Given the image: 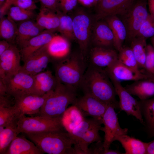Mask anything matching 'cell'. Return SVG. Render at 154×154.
<instances>
[{
  "label": "cell",
  "mask_w": 154,
  "mask_h": 154,
  "mask_svg": "<svg viewBox=\"0 0 154 154\" xmlns=\"http://www.w3.org/2000/svg\"><path fill=\"white\" fill-rule=\"evenodd\" d=\"M48 96V92L40 96L30 93L14 98V105L21 116L38 115Z\"/></svg>",
  "instance_id": "15"
},
{
  "label": "cell",
  "mask_w": 154,
  "mask_h": 154,
  "mask_svg": "<svg viewBox=\"0 0 154 154\" xmlns=\"http://www.w3.org/2000/svg\"><path fill=\"white\" fill-rule=\"evenodd\" d=\"M6 0H0V7H1L5 3Z\"/></svg>",
  "instance_id": "48"
},
{
  "label": "cell",
  "mask_w": 154,
  "mask_h": 154,
  "mask_svg": "<svg viewBox=\"0 0 154 154\" xmlns=\"http://www.w3.org/2000/svg\"><path fill=\"white\" fill-rule=\"evenodd\" d=\"M151 41L152 45L154 48V36L151 38Z\"/></svg>",
  "instance_id": "49"
},
{
  "label": "cell",
  "mask_w": 154,
  "mask_h": 154,
  "mask_svg": "<svg viewBox=\"0 0 154 154\" xmlns=\"http://www.w3.org/2000/svg\"><path fill=\"white\" fill-rule=\"evenodd\" d=\"M11 44H12L6 40L3 39L1 40L0 41V55L8 49Z\"/></svg>",
  "instance_id": "43"
},
{
  "label": "cell",
  "mask_w": 154,
  "mask_h": 154,
  "mask_svg": "<svg viewBox=\"0 0 154 154\" xmlns=\"http://www.w3.org/2000/svg\"><path fill=\"white\" fill-rule=\"evenodd\" d=\"M154 36V18L149 13L141 27L136 37H142L147 39L151 38Z\"/></svg>",
  "instance_id": "37"
},
{
  "label": "cell",
  "mask_w": 154,
  "mask_h": 154,
  "mask_svg": "<svg viewBox=\"0 0 154 154\" xmlns=\"http://www.w3.org/2000/svg\"><path fill=\"white\" fill-rule=\"evenodd\" d=\"M115 88L117 95L119 98V109L127 115H132L144 125L139 101L134 98L123 87L121 82L114 79H110Z\"/></svg>",
  "instance_id": "11"
},
{
  "label": "cell",
  "mask_w": 154,
  "mask_h": 154,
  "mask_svg": "<svg viewBox=\"0 0 154 154\" xmlns=\"http://www.w3.org/2000/svg\"><path fill=\"white\" fill-rule=\"evenodd\" d=\"M43 153L74 154V142L69 133L64 130L23 133Z\"/></svg>",
  "instance_id": "2"
},
{
  "label": "cell",
  "mask_w": 154,
  "mask_h": 154,
  "mask_svg": "<svg viewBox=\"0 0 154 154\" xmlns=\"http://www.w3.org/2000/svg\"><path fill=\"white\" fill-rule=\"evenodd\" d=\"M105 70L110 79H114L121 82L123 81H135L149 78L144 70H134L125 65L118 59Z\"/></svg>",
  "instance_id": "12"
},
{
  "label": "cell",
  "mask_w": 154,
  "mask_h": 154,
  "mask_svg": "<svg viewBox=\"0 0 154 154\" xmlns=\"http://www.w3.org/2000/svg\"><path fill=\"white\" fill-rule=\"evenodd\" d=\"M146 154H154V140L148 143Z\"/></svg>",
  "instance_id": "46"
},
{
  "label": "cell",
  "mask_w": 154,
  "mask_h": 154,
  "mask_svg": "<svg viewBox=\"0 0 154 154\" xmlns=\"http://www.w3.org/2000/svg\"><path fill=\"white\" fill-rule=\"evenodd\" d=\"M8 95L5 85L3 81L0 80V96Z\"/></svg>",
  "instance_id": "47"
},
{
  "label": "cell",
  "mask_w": 154,
  "mask_h": 154,
  "mask_svg": "<svg viewBox=\"0 0 154 154\" xmlns=\"http://www.w3.org/2000/svg\"><path fill=\"white\" fill-rule=\"evenodd\" d=\"M118 59V54L112 48L94 46L90 52L89 65L106 68Z\"/></svg>",
  "instance_id": "19"
},
{
  "label": "cell",
  "mask_w": 154,
  "mask_h": 154,
  "mask_svg": "<svg viewBox=\"0 0 154 154\" xmlns=\"http://www.w3.org/2000/svg\"><path fill=\"white\" fill-rule=\"evenodd\" d=\"M62 116L50 118L40 116H21L17 125V133H37L64 130Z\"/></svg>",
  "instance_id": "7"
},
{
  "label": "cell",
  "mask_w": 154,
  "mask_h": 154,
  "mask_svg": "<svg viewBox=\"0 0 154 154\" xmlns=\"http://www.w3.org/2000/svg\"><path fill=\"white\" fill-rule=\"evenodd\" d=\"M54 35L53 32L44 30L28 41L19 49L21 60L24 62L34 52L48 44Z\"/></svg>",
  "instance_id": "20"
},
{
  "label": "cell",
  "mask_w": 154,
  "mask_h": 154,
  "mask_svg": "<svg viewBox=\"0 0 154 154\" xmlns=\"http://www.w3.org/2000/svg\"><path fill=\"white\" fill-rule=\"evenodd\" d=\"M15 0H6L4 4L0 7V18L4 16L7 14L9 8L11 6L12 2Z\"/></svg>",
  "instance_id": "42"
},
{
  "label": "cell",
  "mask_w": 154,
  "mask_h": 154,
  "mask_svg": "<svg viewBox=\"0 0 154 154\" xmlns=\"http://www.w3.org/2000/svg\"><path fill=\"white\" fill-rule=\"evenodd\" d=\"M58 81L52 74L45 80L33 87L32 94L41 96L52 90L56 86Z\"/></svg>",
  "instance_id": "36"
},
{
  "label": "cell",
  "mask_w": 154,
  "mask_h": 154,
  "mask_svg": "<svg viewBox=\"0 0 154 154\" xmlns=\"http://www.w3.org/2000/svg\"><path fill=\"white\" fill-rule=\"evenodd\" d=\"M117 141L121 144L125 150V154H146L148 143L140 140L127 134L116 136L115 141Z\"/></svg>",
  "instance_id": "26"
},
{
  "label": "cell",
  "mask_w": 154,
  "mask_h": 154,
  "mask_svg": "<svg viewBox=\"0 0 154 154\" xmlns=\"http://www.w3.org/2000/svg\"><path fill=\"white\" fill-rule=\"evenodd\" d=\"M21 56L19 48L14 44L0 55V69L6 75L14 74L20 70Z\"/></svg>",
  "instance_id": "17"
},
{
  "label": "cell",
  "mask_w": 154,
  "mask_h": 154,
  "mask_svg": "<svg viewBox=\"0 0 154 154\" xmlns=\"http://www.w3.org/2000/svg\"><path fill=\"white\" fill-rule=\"evenodd\" d=\"M96 22L93 25L92 36L95 46L111 48L113 46L114 38L110 28L105 20Z\"/></svg>",
  "instance_id": "18"
},
{
  "label": "cell",
  "mask_w": 154,
  "mask_h": 154,
  "mask_svg": "<svg viewBox=\"0 0 154 154\" xmlns=\"http://www.w3.org/2000/svg\"><path fill=\"white\" fill-rule=\"evenodd\" d=\"M102 119L85 118L71 132L69 133L74 142L76 154H89L88 147L94 142L102 141L99 133L101 131Z\"/></svg>",
  "instance_id": "5"
},
{
  "label": "cell",
  "mask_w": 154,
  "mask_h": 154,
  "mask_svg": "<svg viewBox=\"0 0 154 154\" xmlns=\"http://www.w3.org/2000/svg\"><path fill=\"white\" fill-rule=\"evenodd\" d=\"M86 58L80 53L56 60L55 76L60 82L77 89L87 69Z\"/></svg>",
  "instance_id": "4"
},
{
  "label": "cell",
  "mask_w": 154,
  "mask_h": 154,
  "mask_svg": "<svg viewBox=\"0 0 154 154\" xmlns=\"http://www.w3.org/2000/svg\"><path fill=\"white\" fill-rule=\"evenodd\" d=\"M35 143L25 136L16 137L11 143L5 154H43Z\"/></svg>",
  "instance_id": "23"
},
{
  "label": "cell",
  "mask_w": 154,
  "mask_h": 154,
  "mask_svg": "<svg viewBox=\"0 0 154 154\" xmlns=\"http://www.w3.org/2000/svg\"><path fill=\"white\" fill-rule=\"evenodd\" d=\"M17 26L15 22L7 17L0 18V37L11 44L15 43L17 33Z\"/></svg>",
  "instance_id": "32"
},
{
  "label": "cell",
  "mask_w": 154,
  "mask_h": 154,
  "mask_svg": "<svg viewBox=\"0 0 154 154\" xmlns=\"http://www.w3.org/2000/svg\"><path fill=\"white\" fill-rule=\"evenodd\" d=\"M7 14V17L13 21L19 22L33 19L36 15L34 11L25 10L13 5L9 8Z\"/></svg>",
  "instance_id": "35"
},
{
  "label": "cell",
  "mask_w": 154,
  "mask_h": 154,
  "mask_svg": "<svg viewBox=\"0 0 154 154\" xmlns=\"http://www.w3.org/2000/svg\"><path fill=\"white\" fill-rule=\"evenodd\" d=\"M130 42L131 48L140 69L144 70L146 56V39L136 37Z\"/></svg>",
  "instance_id": "33"
},
{
  "label": "cell",
  "mask_w": 154,
  "mask_h": 154,
  "mask_svg": "<svg viewBox=\"0 0 154 154\" xmlns=\"http://www.w3.org/2000/svg\"><path fill=\"white\" fill-rule=\"evenodd\" d=\"M73 105L78 108L84 116H89L99 119H102L108 105L92 96L85 94L77 98Z\"/></svg>",
  "instance_id": "16"
},
{
  "label": "cell",
  "mask_w": 154,
  "mask_h": 154,
  "mask_svg": "<svg viewBox=\"0 0 154 154\" xmlns=\"http://www.w3.org/2000/svg\"><path fill=\"white\" fill-rule=\"evenodd\" d=\"M124 87L130 94L137 97L140 100H147L154 96V82L149 79L134 81Z\"/></svg>",
  "instance_id": "22"
},
{
  "label": "cell",
  "mask_w": 154,
  "mask_h": 154,
  "mask_svg": "<svg viewBox=\"0 0 154 154\" xmlns=\"http://www.w3.org/2000/svg\"><path fill=\"white\" fill-rule=\"evenodd\" d=\"M149 13L154 18V0H147Z\"/></svg>",
  "instance_id": "45"
},
{
  "label": "cell",
  "mask_w": 154,
  "mask_h": 154,
  "mask_svg": "<svg viewBox=\"0 0 154 154\" xmlns=\"http://www.w3.org/2000/svg\"><path fill=\"white\" fill-rule=\"evenodd\" d=\"M72 19L75 39L78 44L80 53L86 58L92 27L91 19L82 11H78Z\"/></svg>",
  "instance_id": "9"
},
{
  "label": "cell",
  "mask_w": 154,
  "mask_h": 154,
  "mask_svg": "<svg viewBox=\"0 0 154 154\" xmlns=\"http://www.w3.org/2000/svg\"><path fill=\"white\" fill-rule=\"evenodd\" d=\"M98 4L101 1V0H94Z\"/></svg>",
  "instance_id": "50"
},
{
  "label": "cell",
  "mask_w": 154,
  "mask_h": 154,
  "mask_svg": "<svg viewBox=\"0 0 154 154\" xmlns=\"http://www.w3.org/2000/svg\"><path fill=\"white\" fill-rule=\"evenodd\" d=\"M42 6L55 12L58 11L59 8L58 0H39Z\"/></svg>",
  "instance_id": "41"
},
{
  "label": "cell",
  "mask_w": 154,
  "mask_h": 154,
  "mask_svg": "<svg viewBox=\"0 0 154 154\" xmlns=\"http://www.w3.org/2000/svg\"><path fill=\"white\" fill-rule=\"evenodd\" d=\"M76 91L75 88L58 81L55 88L48 92L47 96L38 115L50 118L62 117L68 105H73L76 102Z\"/></svg>",
  "instance_id": "3"
},
{
  "label": "cell",
  "mask_w": 154,
  "mask_h": 154,
  "mask_svg": "<svg viewBox=\"0 0 154 154\" xmlns=\"http://www.w3.org/2000/svg\"><path fill=\"white\" fill-rule=\"evenodd\" d=\"M59 8L62 13L66 14L73 10L76 6L77 0H58Z\"/></svg>",
  "instance_id": "40"
},
{
  "label": "cell",
  "mask_w": 154,
  "mask_h": 154,
  "mask_svg": "<svg viewBox=\"0 0 154 154\" xmlns=\"http://www.w3.org/2000/svg\"><path fill=\"white\" fill-rule=\"evenodd\" d=\"M147 0H135L123 14L117 16L124 24L127 31L126 40L130 42L136 37L141 25L149 13Z\"/></svg>",
  "instance_id": "6"
},
{
  "label": "cell",
  "mask_w": 154,
  "mask_h": 154,
  "mask_svg": "<svg viewBox=\"0 0 154 154\" xmlns=\"http://www.w3.org/2000/svg\"><path fill=\"white\" fill-rule=\"evenodd\" d=\"M78 2L84 6L90 7L96 6L98 3L94 0H77Z\"/></svg>",
  "instance_id": "44"
},
{
  "label": "cell",
  "mask_w": 154,
  "mask_h": 154,
  "mask_svg": "<svg viewBox=\"0 0 154 154\" xmlns=\"http://www.w3.org/2000/svg\"><path fill=\"white\" fill-rule=\"evenodd\" d=\"M55 12L41 6L36 17V22L38 25L44 30L54 32L58 31L60 24L59 16Z\"/></svg>",
  "instance_id": "25"
},
{
  "label": "cell",
  "mask_w": 154,
  "mask_h": 154,
  "mask_svg": "<svg viewBox=\"0 0 154 154\" xmlns=\"http://www.w3.org/2000/svg\"><path fill=\"white\" fill-rule=\"evenodd\" d=\"M115 107L111 105H108L102 118L104 127L101 131L104 133L103 146L105 150L104 154H107L112 143L115 141L116 137L119 135L127 134L128 129H122L120 126Z\"/></svg>",
  "instance_id": "10"
},
{
  "label": "cell",
  "mask_w": 154,
  "mask_h": 154,
  "mask_svg": "<svg viewBox=\"0 0 154 154\" xmlns=\"http://www.w3.org/2000/svg\"><path fill=\"white\" fill-rule=\"evenodd\" d=\"M85 118L80 111L75 105L67 109L62 116V121L65 130L71 132Z\"/></svg>",
  "instance_id": "30"
},
{
  "label": "cell",
  "mask_w": 154,
  "mask_h": 154,
  "mask_svg": "<svg viewBox=\"0 0 154 154\" xmlns=\"http://www.w3.org/2000/svg\"><path fill=\"white\" fill-rule=\"evenodd\" d=\"M146 51L144 71L149 78L154 76V48L152 44H147Z\"/></svg>",
  "instance_id": "38"
},
{
  "label": "cell",
  "mask_w": 154,
  "mask_h": 154,
  "mask_svg": "<svg viewBox=\"0 0 154 154\" xmlns=\"http://www.w3.org/2000/svg\"><path fill=\"white\" fill-rule=\"evenodd\" d=\"M20 115L14 105V99L9 96H0V127H3Z\"/></svg>",
  "instance_id": "27"
},
{
  "label": "cell",
  "mask_w": 154,
  "mask_h": 154,
  "mask_svg": "<svg viewBox=\"0 0 154 154\" xmlns=\"http://www.w3.org/2000/svg\"><path fill=\"white\" fill-rule=\"evenodd\" d=\"M60 18V24L58 31L68 40L75 39L73 27V19L66 14L57 11Z\"/></svg>",
  "instance_id": "34"
},
{
  "label": "cell",
  "mask_w": 154,
  "mask_h": 154,
  "mask_svg": "<svg viewBox=\"0 0 154 154\" xmlns=\"http://www.w3.org/2000/svg\"><path fill=\"white\" fill-rule=\"evenodd\" d=\"M20 117H15L3 127H0V154H5L12 141L19 135L17 125Z\"/></svg>",
  "instance_id": "29"
},
{
  "label": "cell",
  "mask_w": 154,
  "mask_h": 154,
  "mask_svg": "<svg viewBox=\"0 0 154 154\" xmlns=\"http://www.w3.org/2000/svg\"><path fill=\"white\" fill-rule=\"evenodd\" d=\"M84 94L92 96L108 105L119 109L115 88L105 69L89 65L79 87Z\"/></svg>",
  "instance_id": "1"
},
{
  "label": "cell",
  "mask_w": 154,
  "mask_h": 154,
  "mask_svg": "<svg viewBox=\"0 0 154 154\" xmlns=\"http://www.w3.org/2000/svg\"><path fill=\"white\" fill-rule=\"evenodd\" d=\"M135 0H101L96 6V21L113 15L123 14Z\"/></svg>",
  "instance_id": "14"
},
{
  "label": "cell",
  "mask_w": 154,
  "mask_h": 154,
  "mask_svg": "<svg viewBox=\"0 0 154 154\" xmlns=\"http://www.w3.org/2000/svg\"><path fill=\"white\" fill-rule=\"evenodd\" d=\"M17 6L23 9L34 11L37 7L33 0H15L11 6Z\"/></svg>",
  "instance_id": "39"
},
{
  "label": "cell",
  "mask_w": 154,
  "mask_h": 154,
  "mask_svg": "<svg viewBox=\"0 0 154 154\" xmlns=\"http://www.w3.org/2000/svg\"><path fill=\"white\" fill-rule=\"evenodd\" d=\"M0 80L4 84L7 95L13 98L32 94L34 84L33 76L19 71L14 74L6 75Z\"/></svg>",
  "instance_id": "8"
},
{
  "label": "cell",
  "mask_w": 154,
  "mask_h": 154,
  "mask_svg": "<svg viewBox=\"0 0 154 154\" xmlns=\"http://www.w3.org/2000/svg\"><path fill=\"white\" fill-rule=\"evenodd\" d=\"M139 102L144 125L150 135L154 136V97Z\"/></svg>",
  "instance_id": "31"
},
{
  "label": "cell",
  "mask_w": 154,
  "mask_h": 154,
  "mask_svg": "<svg viewBox=\"0 0 154 154\" xmlns=\"http://www.w3.org/2000/svg\"><path fill=\"white\" fill-rule=\"evenodd\" d=\"M17 27L15 43L19 49L28 41L44 30L33 19L20 22Z\"/></svg>",
  "instance_id": "21"
},
{
  "label": "cell",
  "mask_w": 154,
  "mask_h": 154,
  "mask_svg": "<svg viewBox=\"0 0 154 154\" xmlns=\"http://www.w3.org/2000/svg\"><path fill=\"white\" fill-rule=\"evenodd\" d=\"M104 19L112 30L114 38L113 46L118 52L123 46L124 42L126 40L127 31L125 27L117 15L108 17Z\"/></svg>",
  "instance_id": "24"
},
{
  "label": "cell",
  "mask_w": 154,
  "mask_h": 154,
  "mask_svg": "<svg viewBox=\"0 0 154 154\" xmlns=\"http://www.w3.org/2000/svg\"><path fill=\"white\" fill-rule=\"evenodd\" d=\"M47 45L29 56L23 62L19 71L33 76L44 71L52 60L48 51Z\"/></svg>",
  "instance_id": "13"
},
{
  "label": "cell",
  "mask_w": 154,
  "mask_h": 154,
  "mask_svg": "<svg viewBox=\"0 0 154 154\" xmlns=\"http://www.w3.org/2000/svg\"><path fill=\"white\" fill-rule=\"evenodd\" d=\"M48 51L52 59L56 60L68 55L70 50L68 40L62 36L55 35L47 45Z\"/></svg>",
  "instance_id": "28"
}]
</instances>
